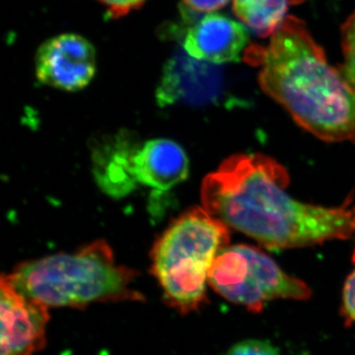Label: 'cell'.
<instances>
[{
	"label": "cell",
	"mask_w": 355,
	"mask_h": 355,
	"mask_svg": "<svg viewBox=\"0 0 355 355\" xmlns=\"http://www.w3.org/2000/svg\"><path fill=\"white\" fill-rule=\"evenodd\" d=\"M209 284L222 297L261 312L279 299L306 300L309 287L284 272L272 259L254 247L236 245L217 254L209 273Z\"/></svg>",
	"instance_id": "5b68a950"
},
{
	"label": "cell",
	"mask_w": 355,
	"mask_h": 355,
	"mask_svg": "<svg viewBox=\"0 0 355 355\" xmlns=\"http://www.w3.org/2000/svg\"><path fill=\"white\" fill-rule=\"evenodd\" d=\"M247 64L260 69L263 92L324 141H355V88L331 67L302 20L287 16L268 46L251 44Z\"/></svg>",
	"instance_id": "7a4b0ae2"
},
{
	"label": "cell",
	"mask_w": 355,
	"mask_h": 355,
	"mask_svg": "<svg viewBox=\"0 0 355 355\" xmlns=\"http://www.w3.org/2000/svg\"><path fill=\"white\" fill-rule=\"evenodd\" d=\"M354 227H355V209H354Z\"/></svg>",
	"instance_id": "ac0fdd59"
},
{
	"label": "cell",
	"mask_w": 355,
	"mask_h": 355,
	"mask_svg": "<svg viewBox=\"0 0 355 355\" xmlns=\"http://www.w3.org/2000/svg\"><path fill=\"white\" fill-rule=\"evenodd\" d=\"M342 44L345 62L340 70L345 78L355 88V12L343 26Z\"/></svg>",
	"instance_id": "7c38bea8"
},
{
	"label": "cell",
	"mask_w": 355,
	"mask_h": 355,
	"mask_svg": "<svg viewBox=\"0 0 355 355\" xmlns=\"http://www.w3.org/2000/svg\"><path fill=\"white\" fill-rule=\"evenodd\" d=\"M108 9L114 17L125 15L130 11L139 8L146 0H98Z\"/></svg>",
	"instance_id": "9a60e30c"
},
{
	"label": "cell",
	"mask_w": 355,
	"mask_h": 355,
	"mask_svg": "<svg viewBox=\"0 0 355 355\" xmlns=\"http://www.w3.org/2000/svg\"><path fill=\"white\" fill-rule=\"evenodd\" d=\"M187 6L198 12L210 13L218 10L230 0H183Z\"/></svg>",
	"instance_id": "2e32d148"
},
{
	"label": "cell",
	"mask_w": 355,
	"mask_h": 355,
	"mask_svg": "<svg viewBox=\"0 0 355 355\" xmlns=\"http://www.w3.org/2000/svg\"><path fill=\"white\" fill-rule=\"evenodd\" d=\"M248 43L249 34L244 26L227 16L210 12L188 30L183 46L193 60L220 64L239 62Z\"/></svg>",
	"instance_id": "ba28073f"
},
{
	"label": "cell",
	"mask_w": 355,
	"mask_h": 355,
	"mask_svg": "<svg viewBox=\"0 0 355 355\" xmlns=\"http://www.w3.org/2000/svg\"><path fill=\"white\" fill-rule=\"evenodd\" d=\"M226 355H280L272 343L261 340H246L236 343Z\"/></svg>",
	"instance_id": "4fadbf2b"
},
{
	"label": "cell",
	"mask_w": 355,
	"mask_h": 355,
	"mask_svg": "<svg viewBox=\"0 0 355 355\" xmlns=\"http://www.w3.org/2000/svg\"><path fill=\"white\" fill-rule=\"evenodd\" d=\"M229 227L205 209H193L173 222L151 251V272L166 304L187 315L207 301L212 263L229 241Z\"/></svg>",
	"instance_id": "277c9868"
},
{
	"label": "cell",
	"mask_w": 355,
	"mask_h": 355,
	"mask_svg": "<svg viewBox=\"0 0 355 355\" xmlns=\"http://www.w3.org/2000/svg\"><path fill=\"white\" fill-rule=\"evenodd\" d=\"M342 311L349 323H355V270L347 277L343 288Z\"/></svg>",
	"instance_id": "5bb4252c"
},
{
	"label": "cell",
	"mask_w": 355,
	"mask_h": 355,
	"mask_svg": "<svg viewBox=\"0 0 355 355\" xmlns=\"http://www.w3.org/2000/svg\"><path fill=\"white\" fill-rule=\"evenodd\" d=\"M137 273L114 260L103 240L71 254H57L25 261L6 275L27 297L46 307L85 308L93 303L144 301L132 288Z\"/></svg>",
	"instance_id": "3957f363"
},
{
	"label": "cell",
	"mask_w": 355,
	"mask_h": 355,
	"mask_svg": "<svg viewBox=\"0 0 355 355\" xmlns=\"http://www.w3.org/2000/svg\"><path fill=\"white\" fill-rule=\"evenodd\" d=\"M191 58V57H190ZM193 58L178 57L168 64L157 90L162 106L176 103L207 102L216 94V83L205 73L202 65L193 64Z\"/></svg>",
	"instance_id": "30bf717a"
},
{
	"label": "cell",
	"mask_w": 355,
	"mask_h": 355,
	"mask_svg": "<svg viewBox=\"0 0 355 355\" xmlns=\"http://www.w3.org/2000/svg\"><path fill=\"white\" fill-rule=\"evenodd\" d=\"M132 172L137 183L155 191H169L188 177V156L172 140H149L133 153Z\"/></svg>",
	"instance_id": "9c48e42d"
},
{
	"label": "cell",
	"mask_w": 355,
	"mask_h": 355,
	"mask_svg": "<svg viewBox=\"0 0 355 355\" xmlns=\"http://www.w3.org/2000/svg\"><path fill=\"white\" fill-rule=\"evenodd\" d=\"M291 0H233V12L261 38L272 36L287 17Z\"/></svg>",
	"instance_id": "8fae6325"
},
{
	"label": "cell",
	"mask_w": 355,
	"mask_h": 355,
	"mask_svg": "<svg viewBox=\"0 0 355 355\" xmlns=\"http://www.w3.org/2000/svg\"><path fill=\"white\" fill-rule=\"evenodd\" d=\"M40 83L76 92L87 87L96 73V51L80 35L60 34L44 42L35 60Z\"/></svg>",
	"instance_id": "8992f818"
},
{
	"label": "cell",
	"mask_w": 355,
	"mask_h": 355,
	"mask_svg": "<svg viewBox=\"0 0 355 355\" xmlns=\"http://www.w3.org/2000/svg\"><path fill=\"white\" fill-rule=\"evenodd\" d=\"M286 168L261 154L226 159L202 182L203 209L229 228L270 248H297L347 239L355 232L347 207H318L287 193Z\"/></svg>",
	"instance_id": "6da1fadb"
},
{
	"label": "cell",
	"mask_w": 355,
	"mask_h": 355,
	"mask_svg": "<svg viewBox=\"0 0 355 355\" xmlns=\"http://www.w3.org/2000/svg\"><path fill=\"white\" fill-rule=\"evenodd\" d=\"M305 0H291V6H297V4H301L304 2Z\"/></svg>",
	"instance_id": "e0dca14e"
},
{
	"label": "cell",
	"mask_w": 355,
	"mask_h": 355,
	"mask_svg": "<svg viewBox=\"0 0 355 355\" xmlns=\"http://www.w3.org/2000/svg\"><path fill=\"white\" fill-rule=\"evenodd\" d=\"M50 308L25 296L1 277L0 355H34L46 347Z\"/></svg>",
	"instance_id": "52a82bcc"
}]
</instances>
